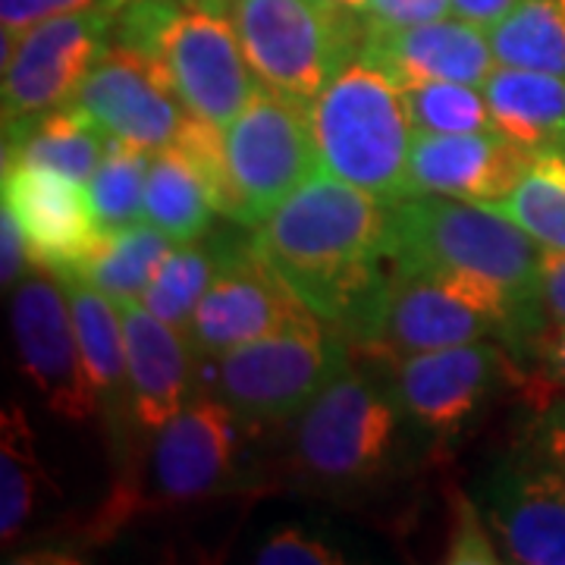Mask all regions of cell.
I'll return each mask as SVG.
<instances>
[{
  "instance_id": "1",
  "label": "cell",
  "mask_w": 565,
  "mask_h": 565,
  "mask_svg": "<svg viewBox=\"0 0 565 565\" xmlns=\"http://www.w3.org/2000/svg\"><path fill=\"white\" fill-rule=\"evenodd\" d=\"M255 239L323 321L345 327L393 264V204L321 170Z\"/></svg>"
},
{
  "instance_id": "2",
  "label": "cell",
  "mask_w": 565,
  "mask_h": 565,
  "mask_svg": "<svg viewBox=\"0 0 565 565\" xmlns=\"http://www.w3.org/2000/svg\"><path fill=\"white\" fill-rule=\"evenodd\" d=\"M544 315L484 280L393 262L374 296L343 330L367 355L399 362L415 352L493 337L525 340L544 323Z\"/></svg>"
},
{
  "instance_id": "3",
  "label": "cell",
  "mask_w": 565,
  "mask_h": 565,
  "mask_svg": "<svg viewBox=\"0 0 565 565\" xmlns=\"http://www.w3.org/2000/svg\"><path fill=\"white\" fill-rule=\"evenodd\" d=\"M544 248L490 204L415 192L393 204V262L500 286L527 308L541 302Z\"/></svg>"
},
{
  "instance_id": "4",
  "label": "cell",
  "mask_w": 565,
  "mask_h": 565,
  "mask_svg": "<svg viewBox=\"0 0 565 565\" xmlns=\"http://www.w3.org/2000/svg\"><path fill=\"white\" fill-rule=\"evenodd\" d=\"M321 170L386 204L412 195L408 154L415 126L399 82L367 57L343 66L308 104Z\"/></svg>"
},
{
  "instance_id": "5",
  "label": "cell",
  "mask_w": 565,
  "mask_h": 565,
  "mask_svg": "<svg viewBox=\"0 0 565 565\" xmlns=\"http://www.w3.org/2000/svg\"><path fill=\"white\" fill-rule=\"evenodd\" d=\"M226 13L258 82L299 104L362 57L367 35L362 10L337 0H230Z\"/></svg>"
},
{
  "instance_id": "6",
  "label": "cell",
  "mask_w": 565,
  "mask_h": 565,
  "mask_svg": "<svg viewBox=\"0 0 565 565\" xmlns=\"http://www.w3.org/2000/svg\"><path fill=\"white\" fill-rule=\"evenodd\" d=\"M323 323L315 315L214 355L217 396L243 422L280 424L299 418L345 367L343 345L327 333Z\"/></svg>"
},
{
  "instance_id": "7",
  "label": "cell",
  "mask_w": 565,
  "mask_h": 565,
  "mask_svg": "<svg viewBox=\"0 0 565 565\" xmlns=\"http://www.w3.org/2000/svg\"><path fill=\"white\" fill-rule=\"evenodd\" d=\"M399 418L393 393L343 367L296 418L292 462L311 484H362L390 462Z\"/></svg>"
},
{
  "instance_id": "8",
  "label": "cell",
  "mask_w": 565,
  "mask_h": 565,
  "mask_svg": "<svg viewBox=\"0 0 565 565\" xmlns=\"http://www.w3.org/2000/svg\"><path fill=\"white\" fill-rule=\"evenodd\" d=\"M226 163L239 199V223L258 230L305 182L321 173L308 104L258 85L252 102L223 129Z\"/></svg>"
},
{
  "instance_id": "9",
  "label": "cell",
  "mask_w": 565,
  "mask_h": 565,
  "mask_svg": "<svg viewBox=\"0 0 565 565\" xmlns=\"http://www.w3.org/2000/svg\"><path fill=\"white\" fill-rule=\"evenodd\" d=\"M114 10H79L39 22L20 35L3 32V139L76 102L114 35Z\"/></svg>"
},
{
  "instance_id": "10",
  "label": "cell",
  "mask_w": 565,
  "mask_h": 565,
  "mask_svg": "<svg viewBox=\"0 0 565 565\" xmlns=\"http://www.w3.org/2000/svg\"><path fill=\"white\" fill-rule=\"evenodd\" d=\"M13 343L22 374L44 405L66 422L85 424L102 412L98 390L82 359L79 333L61 274L32 264L13 289Z\"/></svg>"
},
{
  "instance_id": "11",
  "label": "cell",
  "mask_w": 565,
  "mask_h": 565,
  "mask_svg": "<svg viewBox=\"0 0 565 565\" xmlns=\"http://www.w3.org/2000/svg\"><path fill=\"white\" fill-rule=\"evenodd\" d=\"M151 57L167 70L185 107L217 129L236 120L262 85L230 13L217 7L177 0Z\"/></svg>"
},
{
  "instance_id": "12",
  "label": "cell",
  "mask_w": 565,
  "mask_h": 565,
  "mask_svg": "<svg viewBox=\"0 0 565 565\" xmlns=\"http://www.w3.org/2000/svg\"><path fill=\"white\" fill-rule=\"evenodd\" d=\"M318 311L296 292L258 239L226 245L221 270L195 308L189 343L207 359L267 333L308 321ZM321 318V315H318Z\"/></svg>"
},
{
  "instance_id": "13",
  "label": "cell",
  "mask_w": 565,
  "mask_h": 565,
  "mask_svg": "<svg viewBox=\"0 0 565 565\" xmlns=\"http://www.w3.org/2000/svg\"><path fill=\"white\" fill-rule=\"evenodd\" d=\"M73 104L114 139L151 154L177 148L195 120L161 63L120 41L107 44Z\"/></svg>"
},
{
  "instance_id": "14",
  "label": "cell",
  "mask_w": 565,
  "mask_h": 565,
  "mask_svg": "<svg viewBox=\"0 0 565 565\" xmlns=\"http://www.w3.org/2000/svg\"><path fill=\"white\" fill-rule=\"evenodd\" d=\"M393 364L390 393L403 415L437 437L459 434L500 386L519 377V364L503 345L487 340L415 352Z\"/></svg>"
},
{
  "instance_id": "15",
  "label": "cell",
  "mask_w": 565,
  "mask_h": 565,
  "mask_svg": "<svg viewBox=\"0 0 565 565\" xmlns=\"http://www.w3.org/2000/svg\"><path fill=\"white\" fill-rule=\"evenodd\" d=\"M239 415L221 396L189 399L173 422L154 434L151 490L154 503L180 505L214 497L233 475L239 452Z\"/></svg>"
},
{
  "instance_id": "16",
  "label": "cell",
  "mask_w": 565,
  "mask_h": 565,
  "mask_svg": "<svg viewBox=\"0 0 565 565\" xmlns=\"http://www.w3.org/2000/svg\"><path fill=\"white\" fill-rule=\"evenodd\" d=\"M3 204L20 217L32 264L76 270L102 243L85 182L35 163L3 161Z\"/></svg>"
},
{
  "instance_id": "17",
  "label": "cell",
  "mask_w": 565,
  "mask_h": 565,
  "mask_svg": "<svg viewBox=\"0 0 565 565\" xmlns=\"http://www.w3.org/2000/svg\"><path fill=\"white\" fill-rule=\"evenodd\" d=\"M487 515L512 563L565 565V484L537 449L493 471Z\"/></svg>"
},
{
  "instance_id": "18",
  "label": "cell",
  "mask_w": 565,
  "mask_h": 565,
  "mask_svg": "<svg viewBox=\"0 0 565 565\" xmlns=\"http://www.w3.org/2000/svg\"><path fill=\"white\" fill-rule=\"evenodd\" d=\"M531 161L534 151L509 141L500 132H415L408 154V182L412 195L434 192L465 202L493 204L519 185Z\"/></svg>"
},
{
  "instance_id": "19",
  "label": "cell",
  "mask_w": 565,
  "mask_h": 565,
  "mask_svg": "<svg viewBox=\"0 0 565 565\" xmlns=\"http://www.w3.org/2000/svg\"><path fill=\"white\" fill-rule=\"evenodd\" d=\"M362 57L377 63L399 88L412 82H465L481 88L497 70L487 29L459 17L403 29L367 25Z\"/></svg>"
},
{
  "instance_id": "20",
  "label": "cell",
  "mask_w": 565,
  "mask_h": 565,
  "mask_svg": "<svg viewBox=\"0 0 565 565\" xmlns=\"http://www.w3.org/2000/svg\"><path fill=\"white\" fill-rule=\"evenodd\" d=\"M117 305L126 330L129 408L145 434H158L192 399V343L141 299H122Z\"/></svg>"
},
{
  "instance_id": "21",
  "label": "cell",
  "mask_w": 565,
  "mask_h": 565,
  "mask_svg": "<svg viewBox=\"0 0 565 565\" xmlns=\"http://www.w3.org/2000/svg\"><path fill=\"white\" fill-rule=\"evenodd\" d=\"M481 92L500 136L534 154L565 148V76L497 66Z\"/></svg>"
},
{
  "instance_id": "22",
  "label": "cell",
  "mask_w": 565,
  "mask_h": 565,
  "mask_svg": "<svg viewBox=\"0 0 565 565\" xmlns=\"http://www.w3.org/2000/svg\"><path fill=\"white\" fill-rule=\"evenodd\" d=\"M110 139L114 136L104 132L82 107L66 104L3 139V161L35 163L70 180L88 182L102 167Z\"/></svg>"
},
{
  "instance_id": "23",
  "label": "cell",
  "mask_w": 565,
  "mask_h": 565,
  "mask_svg": "<svg viewBox=\"0 0 565 565\" xmlns=\"http://www.w3.org/2000/svg\"><path fill=\"white\" fill-rule=\"evenodd\" d=\"M73 321L79 333L82 359L88 367V377L98 390L102 408L129 403V362H126V330H122L120 305L95 282L79 274H61Z\"/></svg>"
},
{
  "instance_id": "24",
  "label": "cell",
  "mask_w": 565,
  "mask_h": 565,
  "mask_svg": "<svg viewBox=\"0 0 565 565\" xmlns=\"http://www.w3.org/2000/svg\"><path fill=\"white\" fill-rule=\"evenodd\" d=\"M214 214L217 204L202 170L177 148L154 151L145 185V221L182 245L202 239Z\"/></svg>"
},
{
  "instance_id": "25",
  "label": "cell",
  "mask_w": 565,
  "mask_h": 565,
  "mask_svg": "<svg viewBox=\"0 0 565 565\" xmlns=\"http://www.w3.org/2000/svg\"><path fill=\"white\" fill-rule=\"evenodd\" d=\"M173 248L177 243L167 233L141 221L129 230L102 236L95 252L70 274H79L88 282H95L114 302L141 299Z\"/></svg>"
},
{
  "instance_id": "26",
  "label": "cell",
  "mask_w": 565,
  "mask_h": 565,
  "mask_svg": "<svg viewBox=\"0 0 565 565\" xmlns=\"http://www.w3.org/2000/svg\"><path fill=\"white\" fill-rule=\"evenodd\" d=\"M47 484L44 465L39 459V440L22 405L7 403L0 415V537L3 546L22 534L35 505L41 503V487Z\"/></svg>"
},
{
  "instance_id": "27",
  "label": "cell",
  "mask_w": 565,
  "mask_h": 565,
  "mask_svg": "<svg viewBox=\"0 0 565 565\" xmlns=\"http://www.w3.org/2000/svg\"><path fill=\"white\" fill-rule=\"evenodd\" d=\"M487 35L497 66L565 76V0H522Z\"/></svg>"
},
{
  "instance_id": "28",
  "label": "cell",
  "mask_w": 565,
  "mask_h": 565,
  "mask_svg": "<svg viewBox=\"0 0 565 565\" xmlns=\"http://www.w3.org/2000/svg\"><path fill=\"white\" fill-rule=\"evenodd\" d=\"M490 207L546 252H565V148L537 151L519 185Z\"/></svg>"
},
{
  "instance_id": "29",
  "label": "cell",
  "mask_w": 565,
  "mask_h": 565,
  "mask_svg": "<svg viewBox=\"0 0 565 565\" xmlns=\"http://www.w3.org/2000/svg\"><path fill=\"white\" fill-rule=\"evenodd\" d=\"M226 245L221 243H182L177 245L161 270L154 274L151 286L145 289L141 302L148 305L163 323H170L173 330H180L182 337H189L195 308L202 302L211 280L221 270Z\"/></svg>"
},
{
  "instance_id": "30",
  "label": "cell",
  "mask_w": 565,
  "mask_h": 565,
  "mask_svg": "<svg viewBox=\"0 0 565 565\" xmlns=\"http://www.w3.org/2000/svg\"><path fill=\"white\" fill-rule=\"evenodd\" d=\"M151 151L122 139H110L102 167L85 182L98 233L110 236L145 221V185Z\"/></svg>"
},
{
  "instance_id": "31",
  "label": "cell",
  "mask_w": 565,
  "mask_h": 565,
  "mask_svg": "<svg viewBox=\"0 0 565 565\" xmlns=\"http://www.w3.org/2000/svg\"><path fill=\"white\" fill-rule=\"evenodd\" d=\"M405 110L415 132L465 136V132H497L484 92L465 82H412L403 85Z\"/></svg>"
},
{
  "instance_id": "32",
  "label": "cell",
  "mask_w": 565,
  "mask_h": 565,
  "mask_svg": "<svg viewBox=\"0 0 565 565\" xmlns=\"http://www.w3.org/2000/svg\"><path fill=\"white\" fill-rule=\"evenodd\" d=\"M522 352L531 367H519L515 384L522 386L527 403L550 408L565 393V321H544L522 340Z\"/></svg>"
},
{
  "instance_id": "33",
  "label": "cell",
  "mask_w": 565,
  "mask_h": 565,
  "mask_svg": "<svg viewBox=\"0 0 565 565\" xmlns=\"http://www.w3.org/2000/svg\"><path fill=\"white\" fill-rule=\"evenodd\" d=\"M446 563H500L481 512L462 493L452 497V531H449Z\"/></svg>"
},
{
  "instance_id": "34",
  "label": "cell",
  "mask_w": 565,
  "mask_h": 565,
  "mask_svg": "<svg viewBox=\"0 0 565 565\" xmlns=\"http://www.w3.org/2000/svg\"><path fill=\"white\" fill-rule=\"evenodd\" d=\"M255 563L264 565H337L343 563V553L327 546L318 537H308L299 527H286L274 534L267 544L258 550Z\"/></svg>"
},
{
  "instance_id": "35",
  "label": "cell",
  "mask_w": 565,
  "mask_h": 565,
  "mask_svg": "<svg viewBox=\"0 0 565 565\" xmlns=\"http://www.w3.org/2000/svg\"><path fill=\"white\" fill-rule=\"evenodd\" d=\"M98 7L114 10V0H0V22L7 35H20L39 22L79 13V10H98Z\"/></svg>"
},
{
  "instance_id": "36",
  "label": "cell",
  "mask_w": 565,
  "mask_h": 565,
  "mask_svg": "<svg viewBox=\"0 0 565 565\" xmlns=\"http://www.w3.org/2000/svg\"><path fill=\"white\" fill-rule=\"evenodd\" d=\"M362 17L367 25L377 29L422 25V22L452 17V0H367Z\"/></svg>"
},
{
  "instance_id": "37",
  "label": "cell",
  "mask_w": 565,
  "mask_h": 565,
  "mask_svg": "<svg viewBox=\"0 0 565 565\" xmlns=\"http://www.w3.org/2000/svg\"><path fill=\"white\" fill-rule=\"evenodd\" d=\"M0 280L3 286L10 282H20L25 264H32L29 258V243H25V233H22L20 217L13 214L10 204H3L0 211Z\"/></svg>"
},
{
  "instance_id": "38",
  "label": "cell",
  "mask_w": 565,
  "mask_h": 565,
  "mask_svg": "<svg viewBox=\"0 0 565 565\" xmlns=\"http://www.w3.org/2000/svg\"><path fill=\"white\" fill-rule=\"evenodd\" d=\"M534 449H537V456L563 478L565 484V405L544 408Z\"/></svg>"
},
{
  "instance_id": "39",
  "label": "cell",
  "mask_w": 565,
  "mask_h": 565,
  "mask_svg": "<svg viewBox=\"0 0 565 565\" xmlns=\"http://www.w3.org/2000/svg\"><path fill=\"white\" fill-rule=\"evenodd\" d=\"M541 302L553 321H565V252H546L541 258Z\"/></svg>"
},
{
  "instance_id": "40",
  "label": "cell",
  "mask_w": 565,
  "mask_h": 565,
  "mask_svg": "<svg viewBox=\"0 0 565 565\" xmlns=\"http://www.w3.org/2000/svg\"><path fill=\"white\" fill-rule=\"evenodd\" d=\"M522 0H452V17L490 29L503 20L509 10H515Z\"/></svg>"
},
{
  "instance_id": "41",
  "label": "cell",
  "mask_w": 565,
  "mask_h": 565,
  "mask_svg": "<svg viewBox=\"0 0 565 565\" xmlns=\"http://www.w3.org/2000/svg\"><path fill=\"white\" fill-rule=\"evenodd\" d=\"M126 3H132V0H114V10H120ZM185 3H204V7H217V10H226V3L230 0H185Z\"/></svg>"
},
{
  "instance_id": "42",
  "label": "cell",
  "mask_w": 565,
  "mask_h": 565,
  "mask_svg": "<svg viewBox=\"0 0 565 565\" xmlns=\"http://www.w3.org/2000/svg\"><path fill=\"white\" fill-rule=\"evenodd\" d=\"M337 3H343V7H352V10H364V7H367V0H337Z\"/></svg>"
}]
</instances>
